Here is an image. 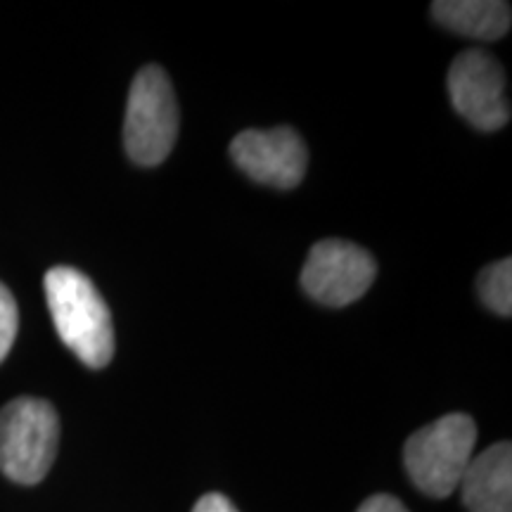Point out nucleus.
Wrapping results in <instances>:
<instances>
[{"label": "nucleus", "mask_w": 512, "mask_h": 512, "mask_svg": "<svg viewBox=\"0 0 512 512\" xmlns=\"http://www.w3.org/2000/svg\"><path fill=\"white\" fill-rule=\"evenodd\" d=\"M178 136V102L169 74L157 64L140 69L128 93L124 145L140 166L162 164Z\"/></svg>", "instance_id": "nucleus-4"}, {"label": "nucleus", "mask_w": 512, "mask_h": 512, "mask_svg": "<svg viewBox=\"0 0 512 512\" xmlns=\"http://www.w3.org/2000/svg\"><path fill=\"white\" fill-rule=\"evenodd\" d=\"M479 297L498 316L510 318L512 311V261L501 259L486 266L477 280Z\"/></svg>", "instance_id": "nucleus-10"}, {"label": "nucleus", "mask_w": 512, "mask_h": 512, "mask_svg": "<svg viewBox=\"0 0 512 512\" xmlns=\"http://www.w3.org/2000/svg\"><path fill=\"white\" fill-rule=\"evenodd\" d=\"M375 259L363 247L344 240H320L311 247L302 271V287L325 306H347L375 283Z\"/></svg>", "instance_id": "nucleus-6"}, {"label": "nucleus", "mask_w": 512, "mask_h": 512, "mask_svg": "<svg viewBox=\"0 0 512 512\" xmlns=\"http://www.w3.org/2000/svg\"><path fill=\"white\" fill-rule=\"evenodd\" d=\"M60 446V418L53 403L22 396L0 408V472L12 482H43Z\"/></svg>", "instance_id": "nucleus-2"}, {"label": "nucleus", "mask_w": 512, "mask_h": 512, "mask_svg": "<svg viewBox=\"0 0 512 512\" xmlns=\"http://www.w3.org/2000/svg\"><path fill=\"white\" fill-rule=\"evenodd\" d=\"M460 491L470 512H512L510 441H498L472 458L460 479Z\"/></svg>", "instance_id": "nucleus-8"}, {"label": "nucleus", "mask_w": 512, "mask_h": 512, "mask_svg": "<svg viewBox=\"0 0 512 512\" xmlns=\"http://www.w3.org/2000/svg\"><path fill=\"white\" fill-rule=\"evenodd\" d=\"M230 157L252 181L283 190L297 188L309 166L304 140L290 126L238 133L230 143Z\"/></svg>", "instance_id": "nucleus-7"}, {"label": "nucleus", "mask_w": 512, "mask_h": 512, "mask_svg": "<svg viewBox=\"0 0 512 512\" xmlns=\"http://www.w3.org/2000/svg\"><path fill=\"white\" fill-rule=\"evenodd\" d=\"M358 512H408V510H406V505L399 501V498L380 494V496L368 498V501L358 508Z\"/></svg>", "instance_id": "nucleus-12"}, {"label": "nucleus", "mask_w": 512, "mask_h": 512, "mask_svg": "<svg viewBox=\"0 0 512 512\" xmlns=\"http://www.w3.org/2000/svg\"><path fill=\"white\" fill-rule=\"evenodd\" d=\"M43 287L62 342L88 368H105L114 356V328L102 294L72 266L50 268Z\"/></svg>", "instance_id": "nucleus-1"}, {"label": "nucleus", "mask_w": 512, "mask_h": 512, "mask_svg": "<svg viewBox=\"0 0 512 512\" xmlns=\"http://www.w3.org/2000/svg\"><path fill=\"white\" fill-rule=\"evenodd\" d=\"M192 512H238V508L223 494H207L195 503Z\"/></svg>", "instance_id": "nucleus-13"}, {"label": "nucleus", "mask_w": 512, "mask_h": 512, "mask_svg": "<svg viewBox=\"0 0 512 512\" xmlns=\"http://www.w3.org/2000/svg\"><path fill=\"white\" fill-rule=\"evenodd\" d=\"M19 328V311L12 292L0 283V363L10 354Z\"/></svg>", "instance_id": "nucleus-11"}, {"label": "nucleus", "mask_w": 512, "mask_h": 512, "mask_svg": "<svg viewBox=\"0 0 512 512\" xmlns=\"http://www.w3.org/2000/svg\"><path fill=\"white\" fill-rule=\"evenodd\" d=\"M430 10L444 29L477 41H498L512 22L510 3L501 0H437Z\"/></svg>", "instance_id": "nucleus-9"}, {"label": "nucleus", "mask_w": 512, "mask_h": 512, "mask_svg": "<svg viewBox=\"0 0 512 512\" xmlns=\"http://www.w3.org/2000/svg\"><path fill=\"white\" fill-rule=\"evenodd\" d=\"M448 95L465 121L479 131H498L510 121L505 72L486 50H465L448 69Z\"/></svg>", "instance_id": "nucleus-5"}, {"label": "nucleus", "mask_w": 512, "mask_h": 512, "mask_svg": "<svg viewBox=\"0 0 512 512\" xmlns=\"http://www.w3.org/2000/svg\"><path fill=\"white\" fill-rule=\"evenodd\" d=\"M477 444V425L470 415L448 413L413 434L403 460L422 494L446 498L460 486Z\"/></svg>", "instance_id": "nucleus-3"}]
</instances>
